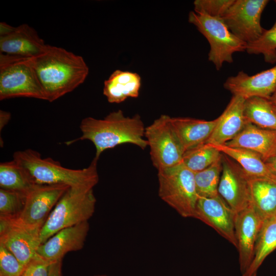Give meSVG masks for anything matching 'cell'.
<instances>
[{"instance_id": "1", "label": "cell", "mask_w": 276, "mask_h": 276, "mask_svg": "<svg viewBox=\"0 0 276 276\" xmlns=\"http://www.w3.org/2000/svg\"><path fill=\"white\" fill-rule=\"evenodd\" d=\"M29 59L50 102L73 91L89 73L82 56L61 47L48 44L42 53Z\"/></svg>"}, {"instance_id": "2", "label": "cell", "mask_w": 276, "mask_h": 276, "mask_svg": "<svg viewBox=\"0 0 276 276\" xmlns=\"http://www.w3.org/2000/svg\"><path fill=\"white\" fill-rule=\"evenodd\" d=\"M80 129L82 135L66 144L89 140L95 147L97 159L104 151L121 144H133L143 150L148 146L144 138L145 127L139 114L126 117L122 110H118L101 119L86 117L81 121Z\"/></svg>"}, {"instance_id": "3", "label": "cell", "mask_w": 276, "mask_h": 276, "mask_svg": "<svg viewBox=\"0 0 276 276\" xmlns=\"http://www.w3.org/2000/svg\"><path fill=\"white\" fill-rule=\"evenodd\" d=\"M13 159L26 169L36 184H63L72 188L93 189L99 181L98 159L95 157L88 167L82 169L64 167L52 158H42L38 152L31 149L15 152Z\"/></svg>"}, {"instance_id": "4", "label": "cell", "mask_w": 276, "mask_h": 276, "mask_svg": "<svg viewBox=\"0 0 276 276\" xmlns=\"http://www.w3.org/2000/svg\"><path fill=\"white\" fill-rule=\"evenodd\" d=\"M96 201L93 189L70 188L42 227L40 244L61 229L88 221L95 212Z\"/></svg>"}, {"instance_id": "5", "label": "cell", "mask_w": 276, "mask_h": 276, "mask_svg": "<svg viewBox=\"0 0 276 276\" xmlns=\"http://www.w3.org/2000/svg\"><path fill=\"white\" fill-rule=\"evenodd\" d=\"M157 171L159 197L181 217L194 218L199 197L194 173L182 163Z\"/></svg>"}, {"instance_id": "6", "label": "cell", "mask_w": 276, "mask_h": 276, "mask_svg": "<svg viewBox=\"0 0 276 276\" xmlns=\"http://www.w3.org/2000/svg\"><path fill=\"white\" fill-rule=\"evenodd\" d=\"M17 97L47 101L29 58L0 54V100Z\"/></svg>"}, {"instance_id": "7", "label": "cell", "mask_w": 276, "mask_h": 276, "mask_svg": "<svg viewBox=\"0 0 276 276\" xmlns=\"http://www.w3.org/2000/svg\"><path fill=\"white\" fill-rule=\"evenodd\" d=\"M188 21L194 25L208 41V60L220 70L224 62H233V54L246 51L247 44L233 34L221 18L194 11L190 12Z\"/></svg>"}, {"instance_id": "8", "label": "cell", "mask_w": 276, "mask_h": 276, "mask_svg": "<svg viewBox=\"0 0 276 276\" xmlns=\"http://www.w3.org/2000/svg\"><path fill=\"white\" fill-rule=\"evenodd\" d=\"M170 117L162 114L145 127V137L157 170L182 163L185 151L172 126Z\"/></svg>"}, {"instance_id": "9", "label": "cell", "mask_w": 276, "mask_h": 276, "mask_svg": "<svg viewBox=\"0 0 276 276\" xmlns=\"http://www.w3.org/2000/svg\"><path fill=\"white\" fill-rule=\"evenodd\" d=\"M268 0H234L221 18L231 32L243 42L252 43L265 31L261 25Z\"/></svg>"}, {"instance_id": "10", "label": "cell", "mask_w": 276, "mask_h": 276, "mask_svg": "<svg viewBox=\"0 0 276 276\" xmlns=\"http://www.w3.org/2000/svg\"><path fill=\"white\" fill-rule=\"evenodd\" d=\"M70 188L63 184H35L27 193L22 211L14 219L28 227L41 230L53 209Z\"/></svg>"}, {"instance_id": "11", "label": "cell", "mask_w": 276, "mask_h": 276, "mask_svg": "<svg viewBox=\"0 0 276 276\" xmlns=\"http://www.w3.org/2000/svg\"><path fill=\"white\" fill-rule=\"evenodd\" d=\"M219 195L236 213L250 204L249 177L234 160L223 153Z\"/></svg>"}, {"instance_id": "12", "label": "cell", "mask_w": 276, "mask_h": 276, "mask_svg": "<svg viewBox=\"0 0 276 276\" xmlns=\"http://www.w3.org/2000/svg\"><path fill=\"white\" fill-rule=\"evenodd\" d=\"M40 229L28 227L14 218L0 217V243L24 266L35 256L40 245Z\"/></svg>"}, {"instance_id": "13", "label": "cell", "mask_w": 276, "mask_h": 276, "mask_svg": "<svg viewBox=\"0 0 276 276\" xmlns=\"http://www.w3.org/2000/svg\"><path fill=\"white\" fill-rule=\"evenodd\" d=\"M236 215L220 195L211 198L199 196L194 218L213 228L237 248L235 228Z\"/></svg>"}, {"instance_id": "14", "label": "cell", "mask_w": 276, "mask_h": 276, "mask_svg": "<svg viewBox=\"0 0 276 276\" xmlns=\"http://www.w3.org/2000/svg\"><path fill=\"white\" fill-rule=\"evenodd\" d=\"M264 222L250 204L236 214L235 234L242 275L252 261L255 244Z\"/></svg>"}, {"instance_id": "15", "label": "cell", "mask_w": 276, "mask_h": 276, "mask_svg": "<svg viewBox=\"0 0 276 276\" xmlns=\"http://www.w3.org/2000/svg\"><path fill=\"white\" fill-rule=\"evenodd\" d=\"M89 229L88 221L61 229L41 244L36 254L51 263L62 260L67 252L83 248Z\"/></svg>"}, {"instance_id": "16", "label": "cell", "mask_w": 276, "mask_h": 276, "mask_svg": "<svg viewBox=\"0 0 276 276\" xmlns=\"http://www.w3.org/2000/svg\"><path fill=\"white\" fill-rule=\"evenodd\" d=\"M223 86L233 96L245 100L256 97L269 99L276 91V64L251 76L240 71L236 76L229 77Z\"/></svg>"}, {"instance_id": "17", "label": "cell", "mask_w": 276, "mask_h": 276, "mask_svg": "<svg viewBox=\"0 0 276 276\" xmlns=\"http://www.w3.org/2000/svg\"><path fill=\"white\" fill-rule=\"evenodd\" d=\"M48 44L36 31L28 24L16 27L8 35L0 36V53L26 58L42 53Z\"/></svg>"}, {"instance_id": "18", "label": "cell", "mask_w": 276, "mask_h": 276, "mask_svg": "<svg viewBox=\"0 0 276 276\" xmlns=\"http://www.w3.org/2000/svg\"><path fill=\"white\" fill-rule=\"evenodd\" d=\"M245 99L233 96L222 113L218 118L208 143L224 145L235 138L247 123L244 113Z\"/></svg>"}, {"instance_id": "19", "label": "cell", "mask_w": 276, "mask_h": 276, "mask_svg": "<svg viewBox=\"0 0 276 276\" xmlns=\"http://www.w3.org/2000/svg\"><path fill=\"white\" fill-rule=\"evenodd\" d=\"M224 145L252 151L266 162L276 156V130L247 123L235 138Z\"/></svg>"}, {"instance_id": "20", "label": "cell", "mask_w": 276, "mask_h": 276, "mask_svg": "<svg viewBox=\"0 0 276 276\" xmlns=\"http://www.w3.org/2000/svg\"><path fill=\"white\" fill-rule=\"evenodd\" d=\"M170 122L185 152L207 142L217 119L206 121L188 117H171Z\"/></svg>"}, {"instance_id": "21", "label": "cell", "mask_w": 276, "mask_h": 276, "mask_svg": "<svg viewBox=\"0 0 276 276\" xmlns=\"http://www.w3.org/2000/svg\"><path fill=\"white\" fill-rule=\"evenodd\" d=\"M141 84L138 74L117 70L104 81L103 93L109 103H120L138 97Z\"/></svg>"}, {"instance_id": "22", "label": "cell", "mask_w": 276, "mask_h": 276, "mask_svg": "<svg viewBox=\"0 0 276 276\" xmlns=\"http://www.w3.org/2000/svg\"><path fill=\"white\" fill-rule=\"evenodd\" d=\"M250 205L265 221L276 217V182L265 178H249Z\"/></svg>"}, {"instance_id": "23", "label": "cell", "mask_w": 276, "mask_h": 276, "mask_svg": "<svg viewBox=\"0 0 276 276\" xmlns=\"http://www.w3.org/2000/svg\"><path fill=\"white\" fill-rule=\"evenodd\" d=\"M212 145L221 153L236 162L250 178H265L276 182L275 177L258 154L249 150L224 144Z\"/></svg>"}, {"instance_id": "24", "label": "cell", "mask_w": 276, "mask_h": 276, "mask_svg": "<svg viewBox=\"0 0 276 276\" xmlns=\"http://www.w3.org/2000/svg\"><path fill=\"white\" fill-rule=\"evenodd\" d=\"M276 249V217L264 221L255 247L252 261L242 276H257L265 259Z\"/></svg>"}, {"instance_id": "25", "label": "cell", "mask_w": 276, "mask_h": 276, "mask_svg": "<svg viewBox=\"0 0 276 276\" xmlns=\"http://www.w3.org/2000/svg\"><path fill=\"white\" fill-rule=\"evenodd\" d=\"M36 183L22 166L14 159L0 164V189L28 193Z\"/></svg>"}, {"instance_id": "26", "label": "cell", "mask_w": 276, "mask_h": 276, "mask_svg": "<svg viewBox=\"0 0 276 276\" xmlns=\"http://www.w3.org/2000/svg\"><path fill=\"white\" fill-rule=\"evenodd\" d=\"M244 113L247 123L276 130V112L269 99L257 97L246 99Z\"/></svg>"}, {"instance_id": "27", "label": "cell", "mask_w": 276, "mask_h": 276, "mask_svg": "<svg viewBox=\"0 0 276 276\" xmlns=\"http://www.w3.org/2000/svg\"><path fill=\"white\" fill-rule=\"evenodd\" d=\"M222 155L213 145L206 143L186 151L182 163L189 170L196 173L220 159Z\"/></svg>"}, {"instance_id": "28", "label": "cell", "mask_w": 276, "mask_h": 276, "mask_svg": "<svg viewBox=\"0 0 276 276\" xmlns=\"http://www.w3.org/2000/svg\"><path fill=\"white\" fill-rule=\"evenodd\" d=\"M221 158L205 169L194 173L199 197L211 198L219 195L218 186L222 170Z\"/></svg>"}, {"instance_id": "29", "label": "cell", "mask_w": 276, "mask_h": 276, "mask_svg": "<svg viewBox=\"0 0 276 276\" xmlns=\"http://www.w3.org/2000/svg\"><path fill=\"white\" fill-rule=\"evenodd\" d=\"M274 3L276 7V0ZM246 51L250 54H262L268 63H276V20L272 27L265 30L259 39L247 44Z\"/></svg>"}, {"instance_id": "30", "label": "cell", "mask_w": 276, "mask_h": 276, "mask_svg": "<svg viewBox=\"0 0 276 276\" xmlns=\"http://www.w3.org/2000/svg\"><path fill=\"white\" fill-rule=\"evenodd\" d=\"M27 193L0 189V217L15 218L22 211Z\"/></svg>"}, {"instance_id": "31", "label": "cell", "mask_w": 276, "mask_h": 276, "mask_svg": "<svg viewBox=\"0 0 276 276\" xmlns=\"http://www.w3.org/2000/svg\"><path fill=\"white\" fill-rule=\"evenodd\" d=\"M234 0H196L194 11L210 16L221 18Z\"/></svg>"}, {"instance_id": "32", "label": "cell", "mask_w": 276, "mask_h": 276, "mask_svg": "<svg viewBox=\"0 0 276 276\" xmlns=\"http://www.w3.org/2000/svg\"><path fill=\"white\" fill-rule=\"evenodd\" d=\"M25 267L11 252L0 243V276H20Z\"/></svg>"}, {"instance_id": "33", "label": "cell", "mask_w": 276, "mask_h": 276, "mask_svg": "<svg viewBox=\"0 0 276 276\" xmlns=\"http://www.w3.org/2000/svg\"><path fill=\"white\" fill-rule=\"evenodd\" d=\"M51 263L45 260L37 254L25 266L20 276H49Z\"/></svg>"}, {"instance_id": "34", "label": "cell", "mask_w": 276, "mask_h": 276, "mask_svg": "<svg viewBox=\"0 0 276 276\" xmlns=\"http://www.w3.org/2000/svg\"><path fill=\"white\" fill-rule=\"evenodd\" d=\"M62 260L52 263L49 267V276H62Z\"/></svg>"}, {"instance_id": "35", "label": "cell", "mask_w": 276, "mask_h": 276, "mask_svg": "<svg viewBox=\"0 0 276 276\" xmlns=\"http://www.w3.org/2000/svg\"><path fill=\"white\" fill-rule=\"evenodd\" d=\"M15 27L11 26L5 22L0 23V36H4L12 33Z\"/></svg>"}, {"instance_id": "36", "label": "cell", "mask_w": 276, "mask_h": 276, "mask_svg": "<svg viewBox=\"0 0 276 276\" xmlns=\"http://www.w3.org/2000/svg\"><path fill=\"white\" fill-rule=\"evenodd\" d=\"M11 118V114L9 112L1 110L0 111V129L1 130L8 123Z\"/></svg>"}, {"instance_id": "37", "label": "cell", "mask_w": 276, "mask_h": 276, "mask_svg": "<svg viewBox=\"0 0 276 276\" xmlns=\"http://www.w3.org/2000/svg\"><path fill=\"white\" fill-rule=\"evenodd\" d=\"M265 163L276 179V156L269 159Z\"/></svg>"}, {"instance_id": "38", "label": "cell", "mask_w": 276, "mask_h": 276, "mask_svg": "<svg viewBox=\"0 0 276 276\" xmlns=\"http://www.w3.org/2000/svg\"><path fill=\"white\" fill-rule=\"evenodd\" d=\"M269 100L271 103V104L273 108L276 112V93L275 92L273 94V95L270 98Z\"/></svg>"}, {"instance_id": "39", "label": "cell", "mask_w": 276, "mask_h": 276, "mask_svg": "<svg viewBox=\"0 0 276 276\" xmlns=\"http://www.w3.org/2000/svg\"><path fill=\"white\" fill-rule=\"evenodd\" d=\"M95 276H107V275H95Z\"/></svg>"}, {"instance_id": "40", "label": "cell", "mask_w": 276, "mask_h": 276, "mask_svg": "<svg viewBox=\"0 0 276 276\" xmlns=\"http://www.w3.org/2000/svg\"><path fill=\"white\" fill-rule=\"evenodd\" d=\"M275 93H276V91H275Z\"/></svg>"}]
</instances>
